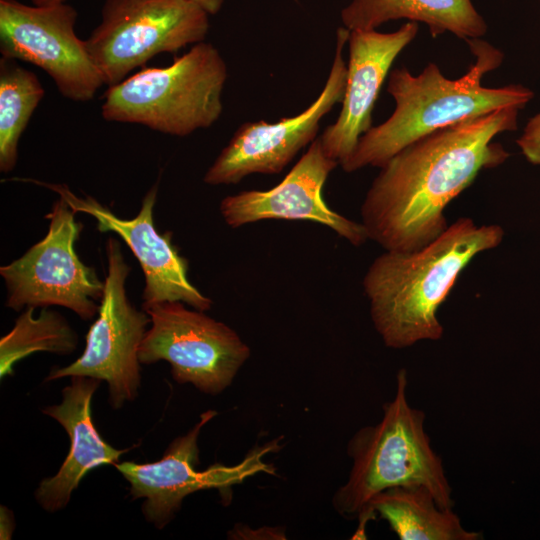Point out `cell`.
I'll list each match as a JSON object with an SVG mask.
<instances>
[{"mask_svg": "<svg viewBox=\"0 0 540 540\" xmlns=\"http://www.w3.org/2000/svg\"><path fill=\"white\" fill-rule=\"evenodd\" d=\"M520 108L504 107L438 129L392 156L361 206L368 238L385 251L412 252L448 227L444 209L484 168L510 154L493 139L514 131Z\"/></svg>", "mask_w": 540, "mask_h": 540, "instance_id": "6da1fadb", "label": "cell"}, {"mask_svg": "<svg viewBox=\"0 0 540 540\" xmlns=\"http://www.w3.org/2000/svg\"><path fill=\"white\" fill-rule=\"evenodd\" d=\"M504 234L500 225H478L461 217L419 250L385 251L376 257L363 278V289L385 346L404 349L440 340L444 328L439 307L471 260L499 246Z\"/></svg>", "mask_w": 540, "mask_h": 540, "instance_id": "7a4b0ae2", "label": "cell"}, {"mask_svg": "<svg viewBox=\"0 0 540 540\" xmlns=\"http://www.w3.org/2000/svg\"><path fill=\"white\" fill-rule=\"evenodd\" d=\"M466 41L476 59L458 79L446 78L434 63L416 76L406 67L389 73L387 92L395 109L360 137L352 154L340 163L345 172L380 168L404 147L438 129L504 107L523 109L531 101L533 91L521 84L484 87V75L498 68L504 55L484 40Z\"/></svg>", "mask_w": 540, "mask_h": 540, "instance_id": "3957f363", "label": "cell"}, {"mask_svg": "<svg viewBox=\"0 0 540 540\" xmlns=\"http://www.w3.org/2000/svg\"><path fill=\"white\" fill-rule=\"evenodd\" d=\"M407 388L408 374L402 368L381 420L360 428L348 441L352 467L332 497L333 508L346 519L358 518L377 494L396 486H424L440 507L454 506L442 459L425 430L426 415L409 404Z\"/></svg>", "mask_w": 540, "mask_h": 540, "instance_id": "277c9868", "label": "cell"}, {"mask_svg": "<svg viewBox=\"0 0 540 540\" xmlns=\"http://www.w3.org/2000/svg\"><path fill=\"white\" fill-rule=\"evenodd\" d=\"M228 69L219 50L199 42L166 67L146 68L110 86L102 117L173 136L212 126L223 111Z\"/></svg>", "mask_w": 540, "mask_h": 540, "instance_id": "5b68a950", "label": "cell"}, {"mask_svg": "<svg viewBox=\"0 0 540 540\" xmlns=\"http://www.w3.org/2000/svg\"><path fill=\"white\" fill-rule=\"evenodd\" d=\"M208 15L190 0H105L86 47L110 87L160 53L204 41Z\"/></svg>", "mask_w": 540, "mask_h": 540, "instance_id": "8992f818", "label": "cell"}, {"mask_svg": "<svg viewBox=\"0 0 540 540\" xmlns=\"http://www.w3.org/2000/svg\"><path fill=\"white\" fill-rule=\"evenodd\" d=\"M75 214L59 197L45 216L49 220L46 236L21 257L0 267L7 290L6 307L20 311L62 306L85 321L98 315L104 281L77 255L75 243L82 224Z\"/></svg>", "mask_w": 540, "mask_h": 540, "instance_id": "52a82bcc", "label": "cell"}, {"mask_svg": "<svg viewBox=\"0 0 540 540\" xmlns=\"http://www.w3.org/2000/svg\"><path fill=\"white\" fill-rule=\"evenodd\" d=\"M184 304L168 301L143 309L151 326L139 348L140 363L167 361L177 383L220 394L250 357V348L231 327Z\"/></svg>", "mask_w": 540, "mask_h": 540, "instance_id": "ba28073f", "label": "cell"}, {"mask_svg": "<svg viewBox=\"0 0 540 540\" xmlns=\"http://www.w3.org/2000/svg\"><path fill=\"white\" fill-rule=\"evenodd\" d=\"M107 274L98 316L86 335L82 355L65 367H53L44 382L72 376L106 381L108 401L120 409L133 401L141 384L139 348L151 319L128 299L126 280L131 271L120 242H106Z\"/></svg>", "mask_w": 540, "mask_h": 540, "instance_id": "9c48e42d", "label": "cell"}, {"mask_svg": "<svg viewBox=\"0 0 540 540\" xmlns=\"http://www.w3.org/2000/svg\"><path fill=\"white\" fill-rule=\"evenodd\" d=\"M216 415L214 410L202 413L193 428L174 439L156 462L125 461L114 465L130 484L132 499H144L142 513L157 529H163L180 510L184 498L196 491L217 489L228 494L234 484L254 474H274V467L263 459L282 447L279 439L256 446L236 465L215 463L203 471L197 469L199 435Z\"/></svg>", "mask_w": 540, "mask_h": 540, "instance_id": "30bf717a", "label": "cell"}, {"mask_svg": "<svg viewBox=\"0 0 540 540\" xmlns=\"http://www.w3.org/2000/svg\"><path fill=\"white\" fill-rule=\"evenodd\" d=\"M77 16L66 3L35 6L0 0V52L45 71L65 98L87 102L105 83L86 42L75 33Z\"/></svg>", "mask_w": 540, "mask_h": 540, "instance_id": "8fae6325", "label": "cell"}, {"mask_svg": "<svg viewBox=\"0 0 540 540\" xmlns=\"http://www.w3.org/2000/svg\"><path fill=\"white\" fill-rule=\"evenodd\" d=\"M349 34L347 28H338L330 73L316 100L298 115L275 123H243L206 171L204 183L237 184L251 174L280 173L302 148L315 140L320 121L344 96L347 66L343 49Z\"/></svg>", "mask_w": 540, "mask_h": 540, "instance_id": "7c38bea8", "label": "cell"}, {"mask_svg": "<svg viewBox=\"0 0 540 540\" xmlns=\"http://www.w3.org/2000/svg\"><path fill=\"white\" fill-rule=\"evenodd\" d=\"M51 189L62 197L76 213L92 216L100 232L120 236L137 258L145 277L142 309L168 301H180L194 309L207 311L212 300L202 294L188 278V261L172 243V233H159L153 220L158 182L145 194L140 211L133 219L116 216L95 198L75 195L65 184H51L21 179Z\"/></svg>", "mask_w": 540, "mask_h": 540, "instance_id": "4fadbf2b", "label": "cell"}, {"mask_svg": "<svg viewBox=\"0 0 540 540\" xmlns=\"http://www.w3.org/2000/svg\"><path fill=\"white\" fill-rule=\"evenodd\" d=\"M338 164L317 138L279 184L265 191L246 190L226 196L220 203V213L232 228L265 219L309 220L361 246L369 240L362 223L335 212L322 197V188Z\"/></svg>", "mask_w": 540, "mask_h": 540, "instance_id": "5bb4252c", "label": "cell"}, {"mask_svg": "<svg viewBox=\"0 0 540 540\" xmlns=\"http://www.w3.org/2000/svg\"><path fill=\"white\" fill-rule=\"evenodd\" d=\"M417 32L418 23L413 21L391 33L350 31L342 108L336 121L319 137L325 153L339 164L352 154L360 137L372 128V111L381 87L394 60Z\"/></svg>", "mask_w": 540, "mask_h": 540, "instance_id": "9a60e30c", "label": "cell"}, {"mask_svg": "<svg viewBox=\"0 0 540 540\" xmlns=\"http://www.w3.org/2000/svg\"><path fill=\"white\" fill-rule=\"evenodd\" d=\"M101 382L96 378L72 376L71 384L62 390V402L42 409L43 414L65 429L70 439L69 453L58 472L43 479L35 491L36 501L49 513L68 505L72 492L90 470L115 465L128 451L106 443L92 420V397Z\"/></svg>", "mask_w": 540, "mask_h": 540, "instance_id": "2e32d148", "label": "cell"}, {"mask_svg": "<svg viewBox=\"0 0 540 540\" xmlns=\"http://www.w3.org/2000/svg\"><path fill=\"white\" fill-rule=\"evenodd\" d=\"M378 514L401 540H481L482 533L464 528L452 509L440 507L424 486H396L377 494L357 518L354 538H365V527Z\"/></svg>", "mask_w": 540, "mask_h": 540, "instance_id": "e0dca14e", "label": "cell"}, {"mask_svg": "<svg viewBox=\"0 0 540 540\" xmlns=\"http://www.w3.org/2000/svg\"><path fill=\"white\" fill-rule=\"evenodd\" d=\"M397 19L425 23L436 37L450 32L459 38L483 36L487 24L471 0H352L341 11L348 30H376Z\"/></svg>", "mask_w": 540, "mask_h": 540, "instance_id": "ac0fdd59", "label": "cell"}, {"mask_svg": "<svg viewBox=\"0 0 540 540\" xmlns=\"http://www.w3.org/2000/svg\"><path fill=\"white\" fill-rule=\"evenodd\" d=\"M45 94L38 77L17 60L0 59V171H12L18 145L30 118Z\"/></svg>", "mask_w": 540, "mask_h": 540, "instance_id": "d6986e66", "label": "cell"}, {"mask_svg": "<svg viewBox=\"0 0 540 540\" xmlns=\"http://www.w3.org/2000/svg\"><path fill=\"white\" fill-rule=\"evenodd\" d=\"M34 307L16 319L14 327L0 339V378L14 374V365L35 352L69 355L78 345V335L57 311L42 308L34 316Z\"/></svg>", "mask_w": 540, "mask_h": 540, "instance_id": "ffe728a7", "label": "cell"}, {"mask_svg": "<svg viewBox=\"0 0 540 540\" xmlns=\"http://www.w3.org/2000/svg\"><path fill=\"white\" fill-rule=\"evenodd\" d=\"M516 142L524 157L530 163L540 166V113L527 122Z\"/></svg>", "mask_w": 540, "mask_h": 540, "instance_id": "44dd1931", "label": "cell"}, {"mask_svg": "<svg viewBox=\"0 0 540 540\" xmlns=\"http://www.w3.org/2000/svg\"><path fill=\"white\" fill-rule=\"evenodd\" d=\"M0 538L11 539L13 530H14V517L13 513L5 506L1 505L0 507Z\"/></svg>", "mask_w": 540, "mask_h": 540, "instance_id": "7402d4cb", "label": "cell"}, {"mask_svg": "<svg viewBox=\"0 0 540 540\" xmlns=\"http://www.w3.org/2000/svg\"><path fill=\"white\" fill-rule=\"evenodd\" d=\"M201 8H203L208 14H216L220 11L224 0H190Z\"/></svg>", "mask_w": 540, "mask_h": 540, "instance_id": "603a6c76", "label": "cell"}, {"mask_svg": "<svg viewBox=\"0 0 540 540\" xmlns=\"http://www.w3.org/2000/svg\"><path fill=\"white\" fill-rule=\"evenodd\" d=\"M35 6H52L56 4L65 3L66 0H30Z\"/></svg>", "mask_w": 540, "mask_h": 540, "instance_id": "cb8c5ba5", "label": "cell"}]
</instances>
